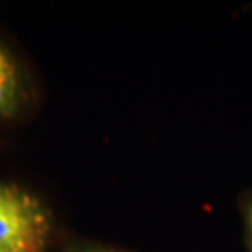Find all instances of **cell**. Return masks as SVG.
<instances>
[{"label": "cell", "mask_w": 252, "mask_h": 252, "mask_svg": "<svg viewBox=\"0 0 252 252\" xmlns=\"http://www.w3.org/2000/svg\"><path fill=\"white\" fill-rule=\"evenodd\" d=\"M25 100L27 89L22 69L8 48L0 43V120L17 117Z\"/></svg>", "instance_id": "cell-2"}, {"label": "cell", "mask_w": 252, "mask_h": 252, "mask_svg": "<svg viewBox=\"0 0 252 252\" xmlns=\"http://www.w3.org/2000/svg\"><path fill=\"white\" fill-rule=\"evenodd\" d=\"M239 213H241V218H243L246 246H248L249 252H252V190L246 191L244 195H241Z\"/></svg>", "instance_id": "cell-3"}, {"label": "cell", "mask_w": 252, "mask_h": 252, "mask_svg": "<svg viewBox=\"0 0 252 252\" xmlns=\"http://www.w3.org/2000/svg\"><path fill=\"white\" fill-rule=\"evenodd\" d=\"M53 223L32 191L0 182V252H48Z\"/></svg>", "instance_id": "cell-1"}, {"label": "cell", "mask_w": 252, "mask_h": 252, "mask_svg": "<svg viewBox=\"0 0 252 252\" xmlns=\"http://www.w3.org/2000/svg\"><path fill=\"white\" fill-rule=\"evenodd\" d=\"M75 252H123V251H117V249H110V248H102V246H87V248H82Z\"/></svg>", "instance_id": "cell-4"}]
</instances>
